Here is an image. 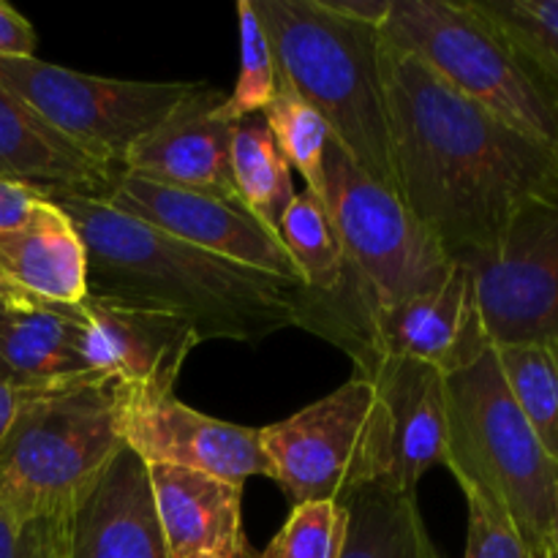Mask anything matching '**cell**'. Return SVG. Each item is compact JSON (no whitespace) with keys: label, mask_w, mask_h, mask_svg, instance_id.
<instances>
[{"label":"cell","mask_w":558,"mask_h":558,"mask_svg":"<svg viewBox=\"0 0 558 558\" xmlns=\"http://www.w3.org/2000/svg\"><path fill=\"white\" fill-rule=\"evenodd\" d=\"M398 196L452 259L494 248L558 189V150L496 120L381 36Z\"/></svg>","instance_id":"cell-1"},{"label":"cell","mask_w":558,"mask_h":558,"mask_svg":"<svg viewBox=\"0 0 558 558\" xmlns=\"http://www.w3.org/2000/svg\"><path fill=\"white\" fill-rule=\"evenodd\" d=\"M47 196L80 232L90 298L180 316L199 343H256L294 327L303 283L207 254L101 199Z\"/></svg>","instance_id":"cell-2"},{"label":"cell","mask_w":558,"mask_h":558,"mask_svg":"<svg viewBox=\"0 0 558 558\" xmlns=\"http://www.w3.org/2000/svg\"><path fill=\"white\" fill-rule=\"evenodd\" d=\"M278 80L330 125L332 140L385 189L396 191L381 31L338 16L322 0H251Z\"/></svg>","instance_id":"cell-3"},{"label":"cell","mask_w":558,"mask_h":558,"mask_svg":"<svg viewBox=\"0 0 558 558\" xmlns=\"http://www.w3.org/2000/svg\"><path fill=\"white\" fill-rule=\"evenodd\" d=\"M445 466L463 494L510 518L534 558H554L558 466L512 398L494 347L447 376Z\"/></svg>","instance_id":"cell-4"},{"label":"cell","mask_w":558,"mask_h":558,"mask_svg":"<svg viewBox=\"0 0 558 558\" xmlns=\"http://www.w3.org/2000/svg\"><path fill=\"white\" fill-rule=\"evenodd\" d=\"M123 450L114 381L82 376L31 392L0 439V507L22 521H63Z\"/></svg>","instance_id":"cell-5"},{"label":"cell","mask_w":558,"mask_h":558,"mask_svg":"<svg viewBox=\"0 0 558 558\" xmlns=\"http://www.w3.org/2000/svg\"><path fill=\"white\" fill-rule=\"evenodd\" d=\"M381 36L518 134L558 150V87L472 0H392Z\"/></svg>","instance_id":"cell-6"},{"label":"cell","mask_w":558,"mask_h":558,"mask_svg":"<svg viewBox=\"0 0 558 558\" xmlns=\"http://www.w3.org/2000/svg\"><path fill=\"white\" fill-rule=\"evenodd\" d=\"M270 472L292 507L338 501L387 480L392 466V417L379 387L354 374L343 387L259 428Z\"/></svg>","instance_id":"cell-7"},{"label":"cell","mask_w":558,"mask_h":558,"mask_svg":"<svg viewBox=\"0 0 558 558\" xmlns=\"http://www.w3.org/2000/svg\"><path fill=\"white\" fill-rule=\"evenodd\" d=\"M319 196L336 223L347 265L368 287L376 305L390 308L434 292L450 278L456 259L401 196L376 183L338 140L327 145Z\"/></svg>","instance_id":"cell-8"},{"label":"cell","mask_w":558,"mask_h":558,"mask_svg":"<svg viewBox=\"0 0 558 558\" xmlns=\"http://www.w3.org/2000/svg\"><path fill=\"white\" fill-rule=\"evenodd\" d=\"M0 85L93 161L123 169L131 147L163 123L199 82L109 80L38 58H0Z\"/></svg>","instance_id":"cell-9"},{"label":"cell","mask_w":558,"mask_h":558,"mask_svg":"<svg viewBox=\"0 0 558 558\" xmlns=\"http://www.w3.org/2000/svg\"><path fill=\"white\" fill-rule=\"evenodd\" d=\"M458 262L472 270L490 347L558 341V189L518 213L494 248Z\"/></svg>","instance_id":"cell-10"},{"label":"cell","mask_w":558,"mask_h":558,"mask_svg":"<svg viewBox=\"0 0 558 558\" xmlns=\"http://www.w3.org/2000/svg\"><path fill=\"white\" fill-rule=\"evenodd\" d=\"M101 202L207 254L256 267L283 281L303 283L281 238L251 216L243 202L156 183L123 169L114 172L107 199Z\"/></svg>","instance_id":"cell-11"},{"label":"cell","mask_w":558,"mask_h":558,"mask_svg":"<svg viewBox=\"0 0 558 558\" xmlns=\"http://www.w3.org/2000/svg\"><path fill=\"white\" fill-rule=\"evenodd\" d=\"M118 436L145 466H183L243 485L272 477L259 428L221 423L174 396L145 398L118 387Z\"/></svg>","instance_id":"cell-12"},{"label":"cell","mask_w":558,"mask_h":558,"mask_svg":"<svg viewBox=\"0 0 558 558\" xmlns=\"http://www.w3.org/2000/svg\"><path fill=\"white\" fill-rule=\"evenodd\" d=\"M76 319L87 371L145 398L172 396L185 357L199 343L194 327L180 316L90 294L76 303Z\"/></svg>","instance_id":"cell-13"},{"label":"cell","mask_w":558,"mask_h":558,"mask_svg":"<svg viewBox=\"0 0 558 558\" xmlns=\"http://www.w3.org/2000/svg\"><path fill=\"white\" fill-rule=\"evenodd\" d=\"M223 101L227 93L199 82L163 123L131 147L123 172L178 189L238 199L232 178L234 123L221 114Z\"/></svg>","instance_id":"cell-14"},{"label":"cell","mask_w":558,"mask_h":558,"mask_svg":"<svg viewBox=\"0 0 558 558\" xmlns=\"http://www.w3.org/2000/svg\"><path fill=\"white\" fill-rule=\"evenodd\" d=\"M60 558H167L147 466L123 450L65 518Z\"/></svg>","instance_id":"cell-15"},{"label":"cell","mask_w":558,"mask_h":558,"mask_svg":"<svg viewBox=\"0 0 558 558\" xmlns=\"http://www.w3.org/2000/svg\"><path fill=\"white\" fill-rule=\"evenodd\" d=\"M374 381L392 417V466L385 483L417 494V483L447 456V376L430 365L381 354L357 368Z\"/></svg>","instance_id":"cell-16"},{"label":"cell","mask_w":558,"mask_h":558,"mask_svg":"<svg viewBox=\"0 0 558 558\" xmlns=\"http://www.w3.org/2000/svg\"><path fill=\"white\" fill-rule=\"evenodd\" d=\"M114 172L65 140L36 109L0 85V180L31 185L41 194L107 199Z\"/></svg>","instance_id":"cell-17"},{"label":"cell","mask_w":558,"mask_h":558,"mask_svg":"<svg viewBox=\"0 0 558 558\" xmlns=\"http://www.w3.org/2000/svg\"><path fill=\"white\" fill-rule=\"evenodd\" d=\"M0 374L22 390L96 376L80 357L76 303L0 292Z\"/></svg>","instance_id":"cell-18"},{"label":"cell","mask_w":558,"mask_h":558,"mask_svg":"<svg viewBox=\"0 0 558 558\" xmlns=\"http://www.w3.org/2000/svg\"><path fill=\"white\" fill-rule=\"evenodd\" d=\"M167 558H199L245 539L243 485L183 466H147Z\"/></svg>","instance_id":"cell-19"},{"label":"cell","mask_w":558,"mask_h":558,"mask_svg":"<svg viewBox=\"0 0 558 558\" xmlns=\"http://www.w3.org/2000/svg\"><path fill=\"white\" fill-rule=\"evenodd\" d=\"M0 292L52 303H80L87 294L85 245L49 196L25 223L0 229Z\"/></svg>","instance_id":"cell-20"},{"label":"cell","mask_w":558,"mask_h":558,"mask_svg":"<svg viewBox=\"0 0 558 558\" xmlns=\"http://www.w3.org/2000/svg\"><path fill=\"white\" fill-rule=\"evenodd\" d=\"M347 537L338 558H439L417 507V494L371 483L341 501Z\"/></svg>","instance_id":"cell-21"},{"label":"cell","mask_w":558,"mask_h":558,"mask_svg":"<svg viewBox=\"0 0 558 558\" xmlns=\"http://www.w3.org/2000/svg\"><path fill=\"white\" fill-rule=\"evenodd\" d=\"M232 178L245 210L278 234L283 213L298 191L292 185V167L278 150L262 114H251L234 123Z\"/></svg>","instance_id":"cell-22"},{"label":"cell","mask_w":558,"mask_h":558,"mask_svg":"<svg viewBox=\"0 0 558 558\" xmlns=\"http://www.w3.org/2000/svg\"><path fill=\"white\" fill-rule=\"evenodd\" d=\"M494 352L523 417L558 466V341L507 343Z\"/></svg>","instance_id":"cell-23"},{"label":"cell","mask_w":558,"mask_h":558,"mask_svg":"<svg viewBox=\"0 0 558 558\" xmlns=\"http://www.w3.org/2000/svg\"><path fill=\"white\" fill-rule=\"evenodd\" d=\"M278 234L298 267L303 287L311 292H336L343 278L347 256L322 196L311 189L294 194L283 213Z\"/></svg>","instance_id":"cell-24"},{"label":"cell","mask_w":558,"mask_h":558,"mask_svg":"<svg viewBox=\"0 0 558 558\" xmlns=\"http://www.w3.org/2000/svg\"><path fill=\"white\" fill-rule=\"evenodd\" d=\"M262 118L289 167H294L305 178L308 183L305 189L319 194L327 145L332 140V131L325 118L281 80H278L276 96L267 104Z\"/></svg>","instance_id":"cell-25"},{"label":"cell","mask_w":558,"mask_h":558,"mask_svg":"<svg viewBox=\"0 0 558 558\" xmlns=\"http://www.w3.org/2000/svg\"><path fill=\"white\" fill-rule=\"evenodd\" d=\"M558 87V0H472Z\"/></svg>","instance_id":"cell-26"},{"label":"cell","mask_w":558,"mask_h":558,"mask_svg":"<svg viewBox=\"0 0 558 558\" xmlns=\"http://www.w3.org/2000/svg\"><path fill=\"white\" fill-rule=\"evenodd\" d=\"M240 16V76L234 90L223 101L221 114L229 123L262 114L278 90V71L267 44L265 27L256 16L251 0L238 3Z\"/></svg>","instance_id":"cell-27"},{"label":"cell","mask_w":558,"mask_h":558,"mask_svg":"<svg viewBox=\"0 0 558 558\" xmlns=\"http://www.w3.org/2000/svg\"><path fill=\"white\" fill-rule=\"evenodd\" d=\"M347 537V507L311 501L292 507V515L259 558H338Z\"/></svg>","instance_id":"cell-28"},{"label":"cell","mask_w":558,"mask_h":558,"mask_svg":"<svg viewBox=\"0 0 558 558\" xmlns=\"http://www.w3.org/2000/svg\"><path fill=\"white\" fill-rule=\"evenodd\" d=\"M466 496L469 539L466 558H534L510 518L474 494Z\"/></svg>","instance_id":"cell-29"},{"label":"cell","mask_w":558,"mask_h":558,"mask_svg":"<svg viewBox=\"0 0 558 558\" xmlns=\"http://www.w3.org/2000/svg\"><path fill=\"white\" fill-rule=\"evenodd\" d=\"M65 545L63 521H22L0 507V558H60Z\"/></svg>","instance_id":"cell-30"},{"label":"cell","mask_w":558,"mask_h":558,"mask_svg":"<svg viewBox=\"0 0 558 558\" xmlns=\"http://www.w3.org/2000/svg\"><path fill=\"white\" fill-rule=\"evenodd\" d=\"M0 58H36V31L9 3H0Z\"/></svg>","instance_id":"cell-31"},{"label":"cell","mask_w":558,"mask_h":558,"mask_svg":"<svg viewBox=\"0 0 558 558\" xmlns=\"http://www.w3.org/2000/svg\"><path fill=\"white\" fill-rule=\"evenodd\" d=\"M44 199H47V194L31 189V185L0 180V229H11L25 223Z\"/></svg>","instance_id":"cell-32"},{"label":"cell","mask_w":558,"mask_h":558,"mask_svg":"<svg viewBox=\"0 0 558 558\" xmlns=\"http://www.w3.org/2000/svg\"><path fill=\"white\" fill-rule=\"evenodd\" d=\"M332 14L347 16V20L360 22V25L385 27L387 16H390L392 0H322Z\"/></svg>","instance_id":"cell-33"},{"label":"cell","mask_w":558,"mask_h":558,"mask_svg":"<svg viewBox=\"0 0 558 558\" xmlns=\"http://www.w3.org/2000/svg\"><path fill=\"white\" fill-rule=\"evenodd\" d=\"M31 392L36 390H22V387H16L14 381L9 379V376L0 374V439L5 436V430H9L11 420L16 417V412H20L22 401H25Z\"/></svg>","instance_id":"cell-34"},{"label":"cell","mask_w":558,"mask_h":558,"mask_svg":"<svg viewBox=\"0 0 558 558\" xmlns=\"http://www.w3.org/2000/svg\"><path fill=\"white\" fill-rule=\"evenodd\" d=\"M199 558H259V556H256L254 550H251L248 539H240V543L229 545V548L216 550V554H205V556H199Z\"/></svg>","instance_id":"cell-35"},{"label":"cell","mask_w":558,"mask_h":558,"mask_svg":"<svg viewBox=\"0 0 558 558\" xmlns=\"http://www.w3.org/2000/svg\"><path fill=\"white\" fill-rule=\"evenodd\" d=\"M554 558H558V488H556V515H554Z\"/></svg>","instance_id":"cell-36"}]
</instances>
